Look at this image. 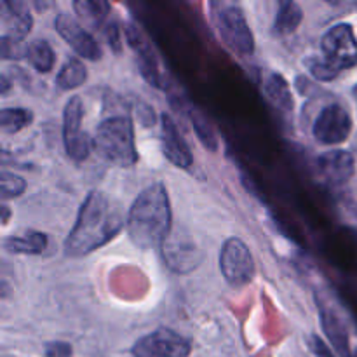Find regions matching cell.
I'll use <instances>...</instances> for the list:
<instances>
[{
	"instance_id": "6da1fadb",
	"label": "cell",
	"mask_w": 357,
	"mask_h": 357,
	"mask_svg": "<svg viewBox=\"0 0 357 357\" xmlns=\"http://www.w3.org/2000/svg\"><path fill=\"white\" fill-rule=\"evenodd\" d=\"M124 218L121 206L103 192H91L82 202L75 225L65 241V255L82 258L110 243L122 230Z\"/></svg>"
},
{
	"instance_id": "7a4b0ae2",
	"label": "cell",
	"mask_w": 357,
	"mask_h": 357,
	"mask_svg": "<svg viewBox=\"0 0 357 357\" xmlns=\"http://www.w3.org/2000/svg\"><path fill=\"white\" fill-rule=\"evenodd\" d=\"M128 234L142 250L162 248L171 234L169 195L162 183H153L142 192L128 213Z\"/></svg>"
},
{
	"instance_id": "3957f363",
	"label": "cell",
	"mask_w": 357,
	"mask_h": 357,
	"mask_svg": "<svg viewBox=\"0 0 357 357\" xmlns=\"http://www.w3.org/2000/svg\"><path fill=\"white\" fill-rule=\"evenodd\" d=\"M93 149L108 162L121 167L135 166L138 162V152L131 119L117 115L101 122L94 132Z\"/></svg>"
},
{
	"instance_id": "277c9868",
	"label": "cell",
	"mask_w": 357,
	"mask_h": 357,
	"mask_svg": "<svg viewBox=\"0 0 357 357\" xmlns=\"http://www.w3.org/2000/svg\"><path fill=\"white\" fill-rule=\"evenodd\" d=\"M215 23L227 47L239 56H250L255 51V37L243 7L236 3H213Z\"/></svg>"
},
{
	"instance_id": "5b68a950",
	"label": "cell",
	"mask_w": 357,
	"mask_h": 357,
	"mask_svg": "<svg viewBox=\"0 0 357 357\" xmlns=\"http://www.w3.org/2000/svg\"><path fill=\"white\" fill-rule=\"evenodd\" d=\"M324 59L338 72L357 66V38L351 24L338 23L321 38Z\"/></svg>"
},
{
	"instance_id": "8992f818",
	"label": "cell",
	"mask_w": 357,
	"mask_h": 357,
	"mask_svg": "<svg viewBox=\"0 0 357 357\" xmlns=\"http://www.w3.org/2000/svg\"><path fill=\"white\" fill-rule=\"evenodd\" d=\"M220 271L234 288L250 284L255 278V260L250 248L237 237L227 239L220 251Z\"/></svg>"
},
{
	"instance_id": "52a82bcc",
	"label": "cell",
	"mask_w": 357,
	"mask_h": 357,
	"mask_svg": "<svg viewBox=\"0 0 357 357\" xmlns=\"http://www.w3.org/2000/svg\"><path fill=\"white\" fill-rule=\"evenodd\" d=\"M82 115V100L80 96H72L66 101L65 112H63V143H65L66 155L75 162L86 160L93 149V139L80 129Z\"/></svg>"
},
{
	"instance_id": "ba28073f",
	"label": "cell",
	"mask_w": 357,
	"mask_h": 357,
	"mask_svg": "<svg viewBox=\"0 0 357 357\" xmlns=\"http://www.w3.org/2000/svg\"><path fill=\"white\" fill-rule=\"evenodd\" d=\"M352 131V119L340 103H330L319 112L312 126L316 142L323 145H340Z\"/></svg>"
},
{
	"instance_id": "9c48e42d",
	"label": "cell",
	"mask_w": 357,
	"mask_h": 357,
	"mask_svg": "<svg viewBox=\"0 0 357 357\" xmlns=\"http://www.w3.org/2000/svg\"><path fill=\"white\" fill-rule=\"evenodd\" d=\"M190 342L176 331L159 328L146 337L139 338L132 347L135 357H187L190 354Z\"/></svg>"
},
{
	"instance_id": "30bf717a",
	"label": "cell",
	"mask_w": 357,
	"mask_h": 357,
	"mask_svg": "<svg viewBox=\"0 0 357 357\" xmlns=\"http://www.w3.org/2000/svg\"><path fill=\"white\" fill-rule=\"evenodd\" d=\"M162 255L167 267L178 274H187L194 271L202 260V253L185 230H176L167 236L162 244Z\"/></svg>"
},
{
	"instance_id": "8fae6325",
	"label": "cell",
	"mask_w": 357,
	"mask_h": 357,
	"mask_svg": "<svg viewBox=\"0 0 357 357\" xmlns=\"http://www.w3.org/2000/svg\"><path fill=\"white\" fill-rule=\"evenodd\" d=\"M126 38H128L129 45H131L132 51L136 52V59H138V68L139 73L143 75V79L150 84V86L157 87V89H164V80L162 72L159 68V61H157V56L153 47L150 45L149 38L145 37L142 30L136 26L135 23H126L124 26Z\"/></svg>"
},
{
	"instance_id": "7c38bea8",
	"label": "cell",
	"mask_w": 357,
	"mask_h": 357,
	"mask_svg": "<svg viewBox=\"0 0 357 357\" xmlns=\"http://www.w3.org/2000/svg\"><path fill=\"white\" fill-rule=\"evenodd\" d=\"M54 28L63 40L84 59L98 61L101 58V47L96 38L80 26L79 21L68 13H59L54 20Z\"/></svg>"
},
{
	"instance_id": "4fadbf2b",
	"label": "cell",
	"mask_w": 357,
	"mask_h": 357,
	"mask_svg": "<svg viewBox=\"0 0 357 357\" xmlns=\"http://www.w3.org/2000/svg\"><path fill=\"white\" fill-rule=\"evenodd\" d=\"M317 173L331 187H342L352 180L356 173V160L347 150H330L317 157Z\"/></svg>"
},
{
	"instance_id": "5bb4252c",
	"label": "cell",
	"mask_w": 357,
	"mask_h": 357,
	"mask_svg": "<svg viewBox=\"0 0 357 357\" xmlns=\"http://www.w3.org/2000/svg\"><path fill=\"white\" fill-rule=\"evenodd\" d=\"M160 145L162 152L169 162H173L176 167H190L194 162L190 146L185 142L181 132L178 131L176 124L167 114H162L160 117Z\"/></svg>"
},
{
	"instance_id": "9a60e30c",
	"label": "cell",
	"mask_w": 357,
	"mask_h": 357,
	"mask_svg": "<svg viewBox=\"0 0 357 357\" xmlns=\"http://www.w3.org/2000/svg\"><path fill=\"white\" fill-rule=\"evenodd\" d=\"M0 24H2V37L23 40L33 26V17L24 2L2 0L0 2Z\"/></svg>"
},
{
	"instance_id": "2e32d148",
	"label": "cell",
	"mask_w": 357,
	"mask_h": 357,
	"mask_svg": "<svg viewBox=\"0 0 357 357\" xmlns=\"http://www.w3.org/2000/svg\"><path fill=\"white\" fill-rule=\"evenodd\" d=\"M319 317H321V324H323V330L324 333H326L328 340H330L331 345L337 349L338 354L342 357H354L351 354V349H349V335H347V330H345L344 323L340 321V317L321 302H319Z\"/></svg>"
},
{
	"instance_id": "e0dca14e",
	"label": "cell",
	"mask_w": 357,
	"mask_h": 357,
	"mask_svg": "<svg viewBox=\"0 0 357 357\" xmlns=\"http://www.w3.org/2000/svg\"><path fill=\"white\" fill-rule=\"evenodd\" d=\"M264 89L271 103L278 108L282 114H291L295 108V101H293L291 89H289L288 80L279 73H268V77L264 82Z\"/></svg>"
},
{
	"instance_id": "ac0fdd59",
	"label": "cell",
	"mask_w": 357,
	"mask_h": 357,
	"mask_svg": "<svg viewBox=\"0 0 357 357\" xmlns=\"http://www.w3.org/2000/svg\"><path fill=\"white\" fill-rule=\"evenodd\" d=\"M72 7L77 17L91 30H100L112 10V6L105 0H75Z\"/></svg>"
},
{
	"instance_id": "d6986e66",
	"label": "cell",
	"mask_w": 357,
	"mask_h": 357,
	"mask_svg": "<svg viewBox=\"0 0 357 357\" xmlns=\"http://www.w3.org/2000/svg\"><path fill=\"white\" fill-rule=\"evenodd\" d=\"M3 248L13 255H40L47 248V236L42 232L10 236L3 239Z\"/></svg>"
},
{
	"instance_id": "ffe728a7",
	"label": "cell",
	"mask_w": 357,
	"mask_h": 357,
	"mask_svg": "<svg viewBox=\"0 0 357 357\" xmlns=\"http://www.w3.org/2000/svg\"><path fill=\"white\" fill-rule=\"evenodd\" d=\"M303 20V9L296 2L284 0L279 3L278 14L274 20V33L275 35H291L296 31Z\"/></svg>"
},
{
	"instance_id": "44dd1931",
	"label": "cell",
	"mask_w": 357,
	"mask_h": 357,
	"mask_svg": "<svg viewBox=\"0 0 357 357\" xmlns=\"http://www.w3.org/2000/svg\"><path fill=\"white\" fill-rule=\"evenodd\" d=\"M86 80L87 68L84 66V63L77 58H70L59 70L58 77H56V86L63 91H70L80 87Z\"/></svg>"
},
{
	"instance_id": "7402d4cb",
	"label": "cell",
	"mask_w": 357,
	"mask_h": 357,
	"mask_svg": "<svg viewBox=\"0 0 357 357\" xmlns=\"http://www.w3.org/2000/svg\"><path fill=\"white\" fill-rule=\"evenodd\" d=\"M26 59L38 73H49L52 70V66H54L56 56L47 40L37 38V40H33L28 45Z\"/></svg>"
},
{
	"instance_id": "603a6c76",
	"label": "cell",
	"mask_w": 357,
	"mask_h": 357,
	"mask_svg": "<svg viewBox=\"0 0 357 357\" xmlns=\"http://www.w3.org/2000/svg\"><path fill=\"white\" fill-rule=\"evenodd\" d=\"M33 121V112L28 108H3L0 112V129L6 135H14L28 128Z\"/></svg>"
},
{
	"instance_id": "cb8c5ba5",
	"label": "cell",
	"mask_w": 357,
	"mask_h": 357,
	"mask_svg": "<svg viewBox=\"0 0 357 357\" xmlns=\"http://www.w3.org/2000/svg\"><path fill=\"white\" fill-rule=\"evenodd\" d=\"M188 117H190L192 126H194L195 132H197V136H199V139L202 142V145H204L206 149H211L213 152H215V150H218V138H216V132H215V129H213L211 122H209L208 119L201 114V112L195 110V108H190V112H188Z\"/></svg>"
},
{
	"instance_id": "d4e9b609",
	"label": "cell",
	"mask_w": 357,
	"mask_h": 357,
	"mask_svg": "<svg viewBox=\"0 0 357 357\" xmlns=\"http://www.w3.org/2000/svg\"><path fill=\"white\" fill-rule=\"evenodd\" d=\"M24 190H26V181L23 178L9 173V171H2V174H0V194H2V199H16Z\"/></svg>"
},
{
	"instance_id": "484cf974",
	"label": "cell",
	"mask_w": 357,
	"mask_h": 357,
	"mask_svg": "<svg viewBox=\"0 0 357 357\" xmlns=\"http://www.w3.org/2000/svg\"><path fill=\"white\" fill-rule=\"evenodd\" d=\"M0 52H2V58L6 59H21L26 58L28 47L20 38L0 37Z\"/></svg>"
},
{
	"instance_id": "4316f807",
	"label": "cell",
	"mask_w": 357,
	"mask_h": 357,
	"mask_svg": "<svg viewBox=\"0 0 357 357\" xmlns=\"http://www.w3.org/2000/svg\"><path fill=\"white\" fill-rule=\"evenodd\" d=\"M307 66H309L310 73H312L317 80H323V82L333 80L340 75V72H338V70H335L333 66H331L324 58L309 59V61H307Z\"/></svg>"
},
{
	"instance_id": "83f0119b",
	"label": "cell",
	"mask_w": 357,
	"mask_h": 357,
	"mask_svg": "<svg viewBox=\"0 0 357 357\" xmlns=\"http://www.w3.org/2000/svg\"><path fill=\"white\" fill-rule=\"evenodd\" d=\"M72 345L66 342H51L45 345V357H72Z\"/></svg>"
},
{
	"instance_id": "f1b7e54d",
	"label": "cell",
	"mask_w": 357,
	"mask_h": 357,
	"mask_svg": "<svg viewBox=\"0 0 357 357\" xmlns=\"http://www.w3.org/2000/svg\"><path fill=\"white\" fill-rule=\"evenodd\" d=\"M105 35H107V40L115 51H121V37H119V26L117 23H108L105 28Z\"/></svg>"
},
{
	"instance_id": "f546056e",
	"label": "cell",
	"mask_w": 357,
	"mask_h": 357,
	"mask_svg": "<svg viewBox=\"0 0 357 357\" xmlns=\"http://www.w3.org/2000/svg\"><path fill=\"white\" fill-rule=\"evenodd\" d=\"M310 347H312L314 354H316L317 357H335L333 354H331L330 349L326 347V344H324V342L321 340L317 335H312V337H310Z\"/></svg>"
},
{
	"instance_id": "4dcf8cb0",
	"label": "cell",
	"mask_w": 357,
	"mask_h": 357,
	"mask_svg": "<svg viewBox=\"0 0 357 357\" xmlns=\"http://www.w3.org/2000/svg\"><path fill=\"white\" fill-rule=\"evenodd\" d=\"M2 94H6L7 93V89H9V80H7V77L6 75H2Z\"/></svg>"
},
{
	"instance_id": "1f68e13d",
	"label": "cell",
	"mask_w": 357,
	"mask_h": 357,
	"mask_svg": "<svg viewBox=\"0 0 357 357\" xmlns=\"http://www.w3.org/2000/svg\"><path fill=\"white\" fill-rule=\"evenodd\" d=\"M2 213H3V223H6L7 222V216H9V209H7L6 208V206H3V208H2Z\"/></svg>"
},
{
	"instance_id": "d6a6232c",
	"label": "cell",
	"mask_w": 357,
	"mask_h": 357,
	"mask_svg": "<svg viewBox=\"0 0 357 357\" xmlns=\"http://www.w3.org/2000/svg\"><path fill=\"white\" fill-rule=\"evenodd\" d=\"M354 96H356V101H357V87L354 89Z\"/></svg>"
},
{
	"instance_id": "836d02e7",
	"label": "cell",
	"mask_w": 357,
	"mask_h": 357,
	"mask_svg": "<svg viewBox=\"0 0 357 357\" xmlns=\"http://www.w3.org/2000/svg\"><path fill=\"white\" fill-rule=\"evenodd\" d=\"M356 209H357V208H356ZM356 215H357V211H356Z\"/></svg>"
}]
</instances>
